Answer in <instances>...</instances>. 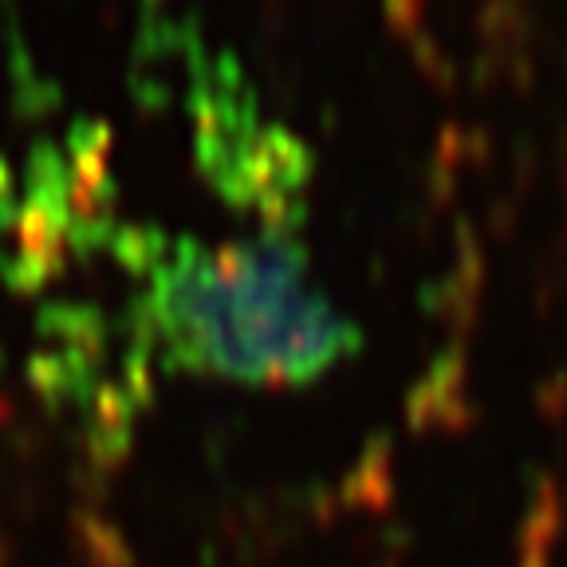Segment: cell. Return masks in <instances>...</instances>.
Segmentation results:
<instances>
[{"label": "cell", "instance_id": "1", "mask_svg": "<svg viewBox=\"0 0 567 567\" xmlns=\"http://www.w3.org/2000/svg\"><path fill=\"white\" fill-rule=\"evenodd\" d=\"M118 257L138 280L134 316L158 367L240 386H296L359 347L354 323L311 280L308 252L268 225L237 245L126 229Z\"/></svg>", "mask_w": 567, "mask_h": 567}]
</instances>
